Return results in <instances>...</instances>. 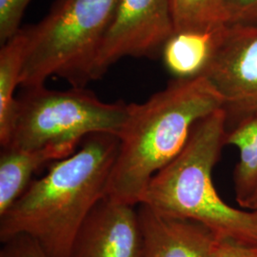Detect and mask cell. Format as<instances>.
Here are the masks:
<instances>
[{
  "label": "cell",
  "mask_w": 257,
  "mask_h": 257,
  "mask_svg": "<svg viewBox=\"0 0 257 257\" xmlns=\"http://www.w3.org/2000/svg\"><path fill=\"white\" fill-rule=\"evenodd\" d=\"M119 144L117 136L95 134L72 156L53 162L0 215L1 242L27 235L48 257H71L83 222L107 195Z\"/></svg>",
  "instance_id": "1"
},
{
  "label": "cell",
  "mask_w": 257,
  "mask_h": 257,
  "mask_svg": "<svg viewBox=\"0 0 257 257\" xmlns=\"http://www.w3.org/2000/svg\"><path fill=\"white\" fill-rule=\"evenodd\" d=\"M223 108L220 92L205 75L174 79L147 101L128 104L107 196L138 205L152 178L183 151L195 124Z\"/></svg>",
  "instance_id": "2"
},
{
  "label": "cell",
  "mask_w": 257,
  "mask_h": 257,
  "mask_svg": "<svg viewBox=\"0 0 257 257\" xmlns=\"http://www.w3.org/2000/svg\"><path fill=\"white\" fill-rule=\"evenodd\" d=\"M227 128L224 109L199 120L183 151L149 182L139 204L198 222L217 238L257 246V210L230 206L213 183L212 172L226 146Z\"/></svg>",
  "instance_id": "3"
},
{
  "label": "cell",
  "mask_w": 257,
  "mask_h": 257,
  "mask_svg": "<svg viewBox=\"0 0 257 257\" xmlns=\"http://www.w3.org/2000/svg\"><path fill=\"white\" fill-rule=\"evenodd\" d=\"M118 0H55L37 24L26 27L23 89L44 86L53 75L86 88Z\"/></svg>",
  "instance_id": "4"
},
{
  "label": "cell",
  "mask_w": 257,
  "mask_h": 257,
  "mask_svg": "<svg viewBox=\"0 0 257 257\" xmlns=\"http://www.w3.org/2000/svg\"><path fill=\"white\" fill-rule=\"evenodd\" d=\"M7 147L37 150L53 145L77 147L89 136H119L128 117V104L103 102L86 88L68 91L45 86L23 89Z\"/></svg>",
  "instance_id": "5"
},
{
  "label": "cell",
  "mask_w": 257,
  "mask_h": 257,
  "mask_svg": "<svg viewBox=\"0 0 257 257\" xmlns=\"http://www.w3.org/2000/svg\"><path fill=\"white\" fill-rule=\"evenodd\" d=\"M174 33L173 0H118L94 59L92 80L124 57L160 56Z\"/></svg>",
  "instance_id": "6"
},
{
  "label": "cell",
  "mask_w": 257,
  "mask_h": 257,
  "mask_svg": "<svg viewBox=\"0 0 257 257\" xmlns=\"http://www.w3.org/2000/svg\"><path fill=\"white\" fill-rule=\"evenodd\" d=\"M204 75L224 99L228 128L257 114V26L228 25Z\"/></svg>",
  "instance_id": "7"
},
{
  "label": "cell",
  "mask_w": 257,
  "mask_h": 257,
  "mask_svg": "<svg viewBox=\"0 0 257 257\" xmlns=\"http://www.w3.org/2000/svg\"><path fill=\"white\" fill-rule=\"evenodd\" d=\"M143 233L136 205L107 195L78 230L71 257H143Z\"/></svg>",
  "instance_id": "8"
},
{
  "label": "cell",
  "mask_w": 257,
  "mask_h": 257,
  "mask_svg": "<svg viewBox=\"0 0 257 257\" xmlns=\"http://www.w3.org/2000/svg\"><path fill=\"white\" fill-rule=\"evenodd\" d=\"M143 257H209L217 236L195 221L168 216L139 204Z\"/></svg>",
  "instance_id": "9"
},
{
  "label": "cell",
  "mask_w": 257,
  "mask_h": 257,
  "mask_svg": "<svg viewBox=\"0 0 257 257\" xmlns=\"http://www.w3.org/2000/svg\"><path fill=\"white\" fill-rule=\"evenodd\" d=\"M227 26L175 31L161 52L166 70L175 79L204 75L220 48Z\"/></svg>",
  "instance_id": "10"
},
{
  "label": "cell",
  "mask_w": 257,
  "mask_h": 257,
  "mask_svg": "<svg viewBox=\"0 0 257 257\" xmlns=\"http://www.w3.org/2000/svg\"><path fill=\"white\" fill-rule=\"evenodd\" d=\"M76 148L53 145L37 150L2 148L0 155V215L19 199L33 181L32 176L49 162L72 156Z\"/></svg>",
  "instance_id": "11"
},
{
  "label": "cell",
  "mask_w": 257,
  "mask_h": 257,
  "mask_svg": "<svg viewBox=\"0 0 257 257\" xmlns=\"http://www.w3.org/2000/svg\"><path fill=\"white\" fill-rule=\"evenodd\" d=\"M27 34L20 30L0 51V144L7 147L15 128L18 114V97L15 95L20 86L25 61Z\"/></svg>",
  "instance_id": "12"
},
{
  "label": "cell",
  "mask_w": 257,
  "mask_h": 257,
  "mask_svg": "<svg viewBox=\"0 0 257 257\" xmlns=\"http://www.w3.org/2000/svg\"><path fill=\"white\" fill-rule=\"evenodd\" d=\"M226 146L238 150L232 179L239 208H247L257 191V114L248 115L227 128Z\"/></svg>",
  "instance_id": "13"
},
{
  "label": "cell",
  "mask_w": 257,
  "mask_h": 257,
  "mask_svg": "<svg viewBox=\"0 0 257 257\" xmlns=\"http://www.w3.org/2000/svg\"><path fill=\"white\" fill-rule=\"evenodd\" d=\"M175 31L228 25L223 0H173Z\"/></svg>",
  "instance_id": "14"
},
{
  "label": "cell",
  "mask_w": 257,
  "mask_h": 257,
  "mask_svg": "<svg viewBox=\"0 0 257 257\" xmlns=\"http://www.w3.org/2000/svg\"><path fill=\"white\" fill-rule=\"evenodd\" d=\"M33 0H0V43L19 34L24 13Z\"/></svg>",
  "instance_id": "15"
},
{
  "label": "cell",
  "mask_w": 257,
  "mask_h": 257,
  "mask_svg": "<svg viewBox=\"0 0 257 257\" xmlns=\"http://www.w3.org/2000/svg\"><path fill=\"white\" fill-rule=\"evenodd\" d=\"M228 25L257 26V0H223Z\"/></svg>",
  "instance_id": "16"
},
{
  "label": "cell",
  "mask_w": 257,
  "mask_h": 257,
  "mask_svg": "<svg viewBox=\"0 0 257 257\" xmlns=\"http://www.w3.org/2000/svg\"><path fill=\"white\" fill-rule=\"evenodd\" d=\"M2 243L0 257H48L37 242L27 235H17Z\"/></svg>",
  "instance_id": "17"
},
{
  "label": "cell",
  "mask_w": 257,
  "mask_h": 257,
  "mask_svg": "<svg viewBox=\"0 0 257 257\" xmlns=\"http://www.w3.org/2000/svg\"><path fill=\"white\" fill-rule=\"evenodd\" d=\"M209 257H257V246L217 238Z\"/></svg>",
  "instance_id": "18"
},
{
  "label": "cell",
  "mask_w": 257,
  "mask_h": 257,
  "mask_svg": "<svg viewBox=\"0 0 257 257\" xmlns=\"http://www.w3.org/2000/svg\"><path fill=\"white\" fill-rule=\"evenodd\" d=\"M257 206V191L253 194L252 198L250 199V201L248 202V206L246 208V210H253Z\"/></svg>",
  "instance_id": "19"
},
{
  "label": "cell",
  "mask_w": 257,
  "mask_h": 257,
  "mask_svg": "<svg viewBox=\"0 0 257 257\" xmlns=\"http://www.w3.org/2000/svg\"><path fill=\"white\" fill-rule=\"evenodd\" d=\"M253 210H257V206L255 207V208H254V209H253Z\"/></svg>",
  "instance_id": "20"
}]
</instances>
